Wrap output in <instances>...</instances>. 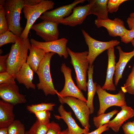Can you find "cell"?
Masks as SVG:
<instances>
[{
  "mask_svg": "<svg viewBox=\"0 0 134 134\" xmlns=\"http://www.w3.org/2000/svg\"><path fill=\"white\" fill-rule=\"evenodd\" d=\"M32 46L30 40L18 37L16 42L13 44L7 60V71L15 76L24 63L26 62L27 54Z\"/></svg>",
  "mask_w": 134,
  "mask_h": 134,
  "instance_id": "obj_1",
  "label": "cell"
},
{
  "mask_svg": "<svg viewBox=\"0 0 134 134\" xmlns=\"http://www.w3.org/2000/svg\"><path fill=\"white\" fill-rule=\"evenodd\" d=\"M67 50L71 58L70 64L73 66L76 74V80L77 87L86 92L87 90V73L89 66L87 57L88 51L75 52L67 47Z\"/></svg>",
  "mask_w": 134,
  "mask_h": 134,
  "instance_id": "obj_2",
  "label": "cell"
},
{
  "mask_svg": "<svg viewBox=\"0 0 134 134\" xmlns=\"http://www.w3.org/2000/svg\"><path fill=\"white\" fill-rule=\"evenodd\" d=\"M55 54L52 52L46 53L40 62L36 72L39 81L36 85L38 89L42 90L46 96L57 94L58 92L54 88L50 70V60Z\"/></svg>",
  "mask_w": 134,
  "mask_h": 134,
  "instance_id": "obj_3",
  "label": "cell"
},
{
  "mask_svg": "<svg viewBox=\"0 0 134 134\" xmlns=\"http://www.w3.org/2000/svg\"><path fill=\"white\" fill-rule=\"evenodd\" d=\"M25 5L24 0H7L3 5L9 30L19 37L23 31L20 24V15Z\"/></svg>",
  "mask_w": 134,
  "mask_h": 134,
  "instance_id": "obj_4",
  "label": "cell"
},
{
  "mask_svg": "<svg viewBox=\"0 0 134 134\" xmlns=\"http://www.w3.org/2000/svg\"><path fill=\"white\" fill-rule=\"evenodd\" d=\"M54 5V3L52 0H42L39 3L36 5H25L23 12L27 22L20 37L25 39L28 38L30 31L36 20L44 12L53 9Z\"/></svg>",
  "mask_w": 134,
  "mask_h": 134,
  "instance_id": "obj_5",
  "label": "cell"
},
{
  "mask_svg": "<svg viewBox=\"0 0 134 134\" xmlns=\"http://www.w3.org/2000/svg\"><path fill=\"white\" fill-rule=\"evenodd\" d=\"M96 92L98 94L100 107L97 115L104 113L109 108L113 106L121 107L127 106L125 98V93L121 90L116 94H110L102 89L97 84Z\"/></svg>",
  "mask_w": 134,
  "mask_h": 134,
  "instance_id": "obj_6",
  "label": "cell"
},
{
  "mask_svg": "<svg viewBox=\"0 0 134 134\" xmlns=\"http://www.w3.org/2000/svg\"><path fill=\"white\" fill-rule=\"evenodd\" d=\"M58 96L62 104H66L71 108L82 127L84 128H90L89 119L91 114L86 102L72 97Z\"/></svg>",
  "mask_w": 134,
  "mask_h": 134,
  "instance_id": "obj_7",
  "label": "cell"
},
{
  "mask_svg": "<svg viewBox=\"0 0 134 134\" xmlns=\"http://www.w3.org/2000/svg\"><path fill=\"white\" fill-rule=\"evenodd\" d=\"M81 31L88 47L87 58L90 65H93L96 58L103 51L119 45L120 43V41L117 40L106 42L99 41L92 37L84 30L82 29Z\"/></svg>",
  "mask_w": 134,
  "mask_h": 134,
  "instance_id": "obj_8",
  "label": "cell"
},
{
  "mask_svg": "<svg viewBox=\"0 0 134 134\" xmlns=\"http://www.w3.org/2000/svg\"><path fill=\"white\" fill-rule=\"evenodd\" d=\"M61 71L63 73L65 79L64 88L60 92H58V96L61 97H72L79 99L86 102L87 99L75 84L72 77L71 69L67 66L65 63L62 64Z\"/></svg>",
  "mask_w": 134,
  "mask_h": 134,
  "instance_id": "obj_9",
  "label": "cell"
},
{
  "mask_svg": "<svg viewBox=\"0 0 134 134\" xmlns=\"http://www.w3.org/2000/svg\"><path fill=\"white\" fill-rule=\"evenodd\" d=\"M30 41L32 46L41 49L46 53L53 52L57 54L60 57L63 56L65 59L68 57L67 47L68 40L66 38L48 42H40L31 39Z\"/></svg>",
  "mask_w": 134,
  "mask_h": 134,
  "instance_id": "obj_10",
  "label": "cell"
},
{
  "mask_svg": "<svg viewBox=\"0 0 134 134\" xmlns=\"http://www.w3.org/2000/svg\"><path fill=\"white\" fill-rule=\"evenodd\" d=\"M85 1L75 0L69 4L62 6L50 11H47L44 12L39 18L43 21H50L59 24L61 20L72 13L73 9L76 5L83 3Z\"/></svg>",
  "mask_w": 134,
  "mask_h": 134,
  "instance_id": "obj_11",
  "label": "cell"
},
{
  "mask_svg": "<svg viewBox=\"0 0 134 134\" xmlns=\"http://www.w3.org/2000/svg\"><path fill=\"white\" fill-rule=\"evenodd\" d=\"M0 97L2 100L14 105L25 103V96L19 92L15 82L0 84Z\"/></svg>",
  "mask_w": 134,
  "mask_h": 134,
  "instance_id": "obj_12",
  "label": "cell"
},
{
  "mask_svg": "<svg viewBox=\"0 0 134 134\" xmlns=\"http://www.w3.org/2000/svg\"><path fill=\"white\" fill-rule=\"evenodd\" d=\"M58 24L52 22L44 20L38 24L33 25L31 29L46 42L58 39L59 32Z\"/></svg>",
  "mask_w": 134,
  "mask_h": 134,
  "instance_id": "obj_13",
  "label": "cell"
},
{
  "mask_svg": "<svg viewBox=\"0 0 134 134\" xmlns=\"http://www.w3.org/2000/svg\"><path fill=\"white\" fill-rule=\"evenodd\" d=\"M95 23L98 28L103 27L106 28L109 35L112 37H121L124 35L128 30L125 27L123 21L118 18H115L113 20L109 18L97 19L95 20Z\"/></svg>",
  "mask_w": 134,
  "mask_h": 134,
  "instance_id": "obj_14",
  "label": "cell"
},
{
  "mask_svg": "<svg viewBox=\"0 0 134 134\" xmlns=\"http://www.w3.org/2000/svg\"><path fill=\"white\" fill-rule=\"evenodd\" d=\"M90 8L89 3L83 6H75L72 13L61 20L60 24L72 27L81 24L87 17L90 15Z\"/></svg>",
  "mask_w": 134,
  "mask_h": 134,
  "instance_id": "obj_15",
  "label": "cell"
},
{
  "mask_svg": "<svg viewBox=\"0 0 134 134\" xmlns=\"http://www.w3.org/2000/svg\"><path fill=\"white\" fill-rule=\"evenodd\" d=\"M58 111L60 116L55 115V117L57 119H62L64 121L71 134H84L89 133V129H83L78 126L72 117L71 112L66 111L62 104L59 106Z\"/></svg>",
  "mask_w": 134,
  "mask_h": 134,
  "instance_id": "obj_16",
  "label": "cell"
},
{
  "mask_svg": "<svg viewBox=\"0 0 134 134\" xmlns=\"http://www.w3.org/2000/svg\"><path fill=\"white\" fill-rule=\"evenodd\" d=\"M107 54L108 63L106 77L105 83L101 88L104 90L114 91L116 90V88L113 83V78L115 71L116 57L114 53V47L108 49Z\"/></svg>",
  "mask_w": 134,
  "mask_h": 134,
  "instance_id": "obj_17",
  "label": "cell"
},
{
  "mask_svg": "<svg viewBox=\"0 0 134 134\" xmlns=\"http://www.w3.org/2000/svg\"><path fill=\"white\" fill-rule=\"evenodd\" d=\"M121 108V110L116 116L108 123L109 128L116 133L119 131L124 122L134 116V110L131 107L126 106Z\"/></svg>",
  "mask_w": 134,
  "mask_h": 134,
  "instance_id": "obj_18",
  "label": "cell"
},
{
  "mask_svg": "<svg viewBox=\"0 0 134 134\" xmlns=\"http://www.w3.org/2000/svg\"><path fill=\"white\" fill-rule=\"evenodd\" d=\"M119 51V57L117 63H116L114 80V85H118L124 70L127 64L130 60L134 56V50L130 52H125L122 50L121 47L118 46L116 47Z\"/></svg>",
  "mask_w": 134,
  "mask_h": 134,
  "instance_id": "obj_19",
  "label": "cell"
},
{
  "mask_svg": "<svg viewBox=\"0 0 134 134\" xmlns=\"http://www.w3.org/2000/svg\"><path fill=\"white\" fill-rule=\"evenodd\" d=\"M33 71L26 62L23 64L15 76L18 83L23 84L28 89H35V85L33 82Z\"/></svg>",
  "mask_w": 134,
  "mask_h": 134,
  "instance_id": "obj_20",
  "label": "cell"
},
{
  "mask_svg": "<svg viewBox=\"0 0 134 134\" xmlns=\"http://www.w3.org/2000/svg\"><path fill=\"white\" fill-rule=\"evenodd\" d=\"M14 106L2 100H0V128H8L15 120Z\"/></svg>",
  "mask_w": 134,
  "mask_h": 134,
  "instance_id": "obj_21",
  "label": "cell"
},
{
  "mask_svg": "<svg viewBox=\"0 0 134 134\" xmlns=\"http://www.w3.org/2000/svg\"><path fill=\"white\" fill-rule=\"evenodd\" d=\"M107 0H90V14H93L97 17L99 19L108 18L107 6Z\"/></svg>",
  "mask_w": 134,
  "mask_h": 134,
  "instance_id": "obj_22",
  "label": "cell"
},
{
  "mask_svg": "<svg viewBox=\"0 0 134 134\" xmlns=\"http://www.w3.org/2000/svg\"><path fill=\"white\" fill-rule=\"evenodd\" d=\"M94 67V65H89L87 71L88 80L87 84L88 94L86 103L89 109L91 114L93 113L94 111L93 100L94 97L96 92L97 85L96 82H94L93 81Z\"/></svg>",
  "mask_w": 134,
  "mask_h": 134,
  "instance_id": "obj_23",
  "label": "cell"
},
{
  "mask_svg": "<svg viewBox=\"0 0 134 134\" xmlns=\"http://www.w3.org/2000/svg\"><path fill=\"white\" fill-rule=\"evenodd\" d=\"M29 50L30 53L27 58L26 63L33 71L36 73L39 64L46 53L42 49L32 46Z\"/></svg>",
  "mask_w": 134,
  "mask_h": 134,
  "instance_id": "obj_24",
  "label": "cell"
},
{
  "mask_svg": "<svg viewBox=\"0 0 134 134\" xmlns=\"http://www.w3.org/2000/svg\"><path fill=\"white\" fill-rule=\"evenodd\" d=\"M118 112V110L115 109L107 113H103L94 117L93 118L94 125L98 128L108 123L110 119Z\"/></svg>",
  "mask_w": 134,
  "mask_h": 134,
  "instance_id": "obj_25",
  "label": "cell"
},
{
  "mask_svg": "<svg viewBox=\"0 0 134 134\" xmlns=\"http://www.w3.org/2000/svg\"><path fill=\"white\" fill-rule=\"evenodd\" d=\"M55 105V103H42L27 105L26 108L27 110L30 112L34 114L37 112L45 110L52 111Z\"/></svg>",
  "mask_w": 134,
  "mask_h": 134,
  "instance_id": "obj_26",
  "label": "cell"
},
{
  "mask_svg": "<svg viewBox=\"0 0 134 134\" xmlns=\"http://www.w3.org/2000/svg\"><path fill=\"white\" fill-rule=\"evenodd\" d=\"M50 123L42 124L36 120L28 131L27 134H46L50 126Z\"/></svg>",
  "mask_w": 134,
  "mask_h": 134,
  "instance_id": "obj_27",
  "label": "cell"
},
{
  "mask_svg": "<svg viewBox=\"0 0 134 134\" xmlns=\"http://www.w3.org/2000/svg\"><path fill=\"white\" fill-rule=\"evenodd\" d=\"M121 88L124 93H127L134 95V64L125 84Z\"/></svg>",
  "mask_w": 134,
  "mask_h": 134,
  "instance_id": "obj_28",
  "label": "cell"
},
{
  "mask_svg": "<svg viewBox=\"0 0 134 134\" xmlns=\"http://www.w3.org/2000/svg\"><path fill=\"white\" fill-rule=\"evenodd\" d=\"M8 129V134H26L24 124L19 120H15Z\"/></svg>",
  "mask_w": 134,
  "mask_h": 134,
  "instance_id": "obj_29",
  "label": "cell"
},
{
  "mask_svg": "<svg viewBox=\"0 0 134 134\" xmlns=\"http://www.w3.org/2000/svg\"><path fill=\"white\" fill-rule=\"evenodd\" d=\"M19 37L9 31L0 34V47L9 43H15Z\"/></svg>",
  "mask_w": 134,
  "mask_h": 134,
  "instance_id": "obj_30",
  "label": "cell"
},
{
  "mask_svg": "<svg viewBox=\"0 0 134 134\" xmlns=\"http://www.w3.org/2000/svg\"><path fill=\"white\" fill-rule=\"evenodd\" d=\"M8 31V27L5 9L3 6L0 5V34Z\"/></svg>",
  "mask_w": 134,
  "mask_h": 134,
  "instance_id": "obj_31",
  "label": "cell"
},
{
  "mask_svg": "<svg viewBox=\"0 0 134 134\" xmlns=\"http://www.w3.org/2000/svg\"><path fill=\"white\" fill-rule=\"evenodd\" d=\"M37 120L40 124H48L51 117V113L50 111L45 110L37 112L34 114Z\"/></svg>",
  "mask_w": 134,
  "mask_h": 134,
  "instance_id": "obj_32",
  "label": "cell"
},
{
  "mask_svg": "<svg viewBox=\"0 0 134 134\" xmlns=\"http://www.w3.org/2000/svg\"><path fill=\"white\" fill-rule=\"evenodd\" d=\"M127 0H109L107 3L108 12L112 13L117 12L120 4Z\"/></svg>",
  "mask_w": 134,
  "mask_h": 134,
  "instance_id": "obj_33",
  "label": "cell"
},
{
  "mask_svg": "<svg viewBox=\"0 0 134 134\" xmlns=\"http://www.w3.org/2000/svg\"><path fill=\"white\" fill-rule=\"evenodd\" d=\"M14 77L7 71L0 73V84L15 82Z\"/></svg>",
  "mask_w": 134,
  "mask_h": 134,
  "instance_id": "obj_34",
  "label": "cell"
},
{
  "mask_svg": "<svg viewBox=\"0 0 134 134\" xmlns=\"http://www.w3.org/2000/svg\"><path fill=\"white\" fill-rule=\"evenodd\" d=\"M61 132L59 125L53 121L50 123L49 127L46 134H61Z\"/></svg>",
  "mask_w": 134,
  "mask_h": 134,
  "instance_id": "obj_35",
  "label": "cell"
},
{
  "mask_svg": "<svg viewBox=\"0 0 134 134\" xmlns=\"http://www.w3.org/2000/svg\"><path fill=\"white\" fill-rule=\"evenodd\" d=\"M121 38L122 42L125 43L131 42L134 38V29L128 30L127 33Z\"/></svg>",
  "mask_w": 134,
  "mask_h": 134,
  "instance_id": "obj_36",
  "label": "cell"
},
{
  "mask_svg": "<svg viewBox=\"0 0 134 134\" xmlns=\"http://www.w3.org/2000/svg\"><path fill=\"white\" fill-rule=\"evenodd\" d=\"M124 134H134V125L132 122H128L122 126Z\"/></svg>",
  "mask_w": 134,
  "mask_h": 134,
  "instance_id": "obj_37",
  "label": "cell"
},
{
  "mask_svg": "<svg viewBox=\"0 0 134 134\" xmlns=\"http://www.w3.org/2000/svg\"><path fill=\"white\" fill-rule=\"evenodd\" d=\"M9 53L4 55L0 56V73L7 71V60Z\"/></svg>",
  "mask_w": 134,
  "mask_h": 134,
  "instance_id": "obj_38",
  "label": "cell"
},
{
  "mask_svg": "<svg viewBox=\"0 0 134 134\" xmlns=\"http://www.w3.org/2000/svg\"><path fill=\"white\" fill-rule=\"evenodd\" d=\"M109 128L108 127V123H107L97 128L95 130L91 133H88L84 134H101L105 131H108Z\"/></svg>",
  "mask_w": 134,
  "mask_h": 134,
  "instance_id": "obj_39",
  "label": "cell"
},
{
  "mask_svg": "<svg viewBox=\"0 0 134 134\" xmlns=\"http://www.w3.org/2000/svg\"><path fill=\"white\" fill-rule=\"evenodd\" d=\"M25 5H34L39 3L42 0H24Z\"/></svg>",
  "mask_w": 134,
  "mask_h": 134,
  "instance_id": "obj_40",
  "label": "cell"
},
{
  "mask_svg": "<svg viewBox=\"0 0 134 134\" xmlns=\"http://www.w3.org/2000/svg\"><path fill=\"white\" fill-rule=\"evenodd\" d=\"M127 22L129 28L130 30L134 29V18L128 17L127 19Z\"/></svg>",
  "mask_w": 134,
  "mask_h": 134,
  "instance_id": "obj_41",
  "label": "cell"
},
{
  "mask_svg": "<svg viewBox=\"0 0 134 134\" xmlns=\"http://www.w3.org/2000/svg\"><path fill=\"white\" fill-rule=\"evenodd\" d=\"M0 134H8V128H0Z\"/></svg>",
  "mask_w": 134,
  "mask_h": 134,
  "instance_id": "obj_42",
  "label": "cell"
},
{
  "mask_svg": "<svg viewBox=\"0 0 134 134\" xmlns=\"http://www.w3.org/2000/svg\"><path fill=\"white\" fill-rule=\"evenodd\" d=\"M61 134H71L68 128L62 131Z\"/></svg>",
  "mask_w": 134,
  "mask_h": 134,
  "instance_id": "obj_43",
  "label": "cell"
},
{
  "mask_svg": "<svg viewBox=\"0 0 134 134\" xmlns=\"http://www.w3.org/2000/svg\"><path fill=\"white\" fill-rule=\"evenodd\" d=\"M5 0H0V5H2L3 6Z\"/></svg>",
  "mask_w": 134,
  "mask_h": 134,
  "instance_id": "obj_44",
  "label": "cell"
},
{
  "mask_svg": "<svg viewBox=\"0 0 134 134\" xmlns=\"http://www.w3.org/2000/svg\"><path fill=\"white\" fill-rule=\"evenodd\" d=\"M130 16L131 18H134V12L131 13Z\"/></svg>",
  "mask_w": 134,
  "mask_h": 134,
  "instance_id": "obj_45",
  "label": "cell"
},
{
  "mask_svg": "<svg viewBox=\"0 0 134 134\" xmlns=\"http://www.w3.org/2000/svg\"><path fill=\"white\" fill-rule=\"evenodd\" d=\"M133 46V47H134V39H133L131 42Z\"/></svg>",
  "mask_w": 134,
  "mask_h": 134,
  "instance_id": "obj_46",
  "label": "cell"
},
{
  "mask_svg": "<svg viewBox=\"0 0 134 134\" xmlns=\"http://www.w3.org/2000/svg\"><path fill=\"white\" fill-rule=\"evenodd\" d=\"M132 122L133 123V124H134V121H133Z\"/></svg>",
  "mask_w": 134,
  "mask_h": 134,
  "instance_id": "obj_47",
  "label": "cell"
},
{
  "mask_svg": "<svg viewBox=\"0 0 134 134\" xmlns=\"http://www.w3.org/2000/svg\"><path fill=\"white\" fill-rule=\"evenodd\" d=\"M26 134H27L26 132Z\"/></svg>",
  "mask_w": 134,
  "mask_h": 134,
  "instance_id": "obj_48",
  "label": "cell"
}]
</instances>
